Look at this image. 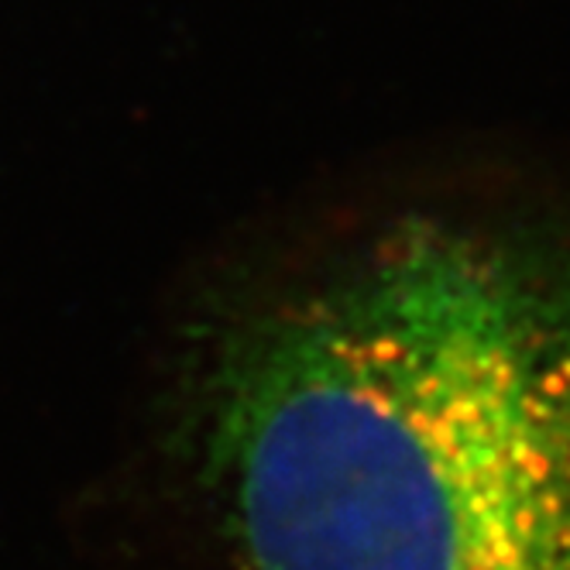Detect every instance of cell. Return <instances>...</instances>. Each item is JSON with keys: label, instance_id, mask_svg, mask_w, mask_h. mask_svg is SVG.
<instances>
[{"label": "cell", "instance_id": "1", "mask_svg": "<svg viewBox=\"0 0 570 570\" xmlns=\"http://www.w3.org/2000/svg\"><path fill=\"white\" fill-rule=\"evenodd\" d=\"M186 423L224 570H570V210L413 193L278 244Z\"/></svg>", "mask_w": 570, "mask_h": 570}]
</instances>
